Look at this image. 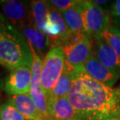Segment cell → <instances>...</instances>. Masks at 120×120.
I'll return each instance as SVG.
<instances>
[{"label":"cell","instance_id":"cell-3","mask_svg":"<svg viewBox=\"0 0 120 120\" xmlns=\"http://www.w3.org/2000/svg\"><path fill=\"white\" fill-rule=\"evenodd\" d=\"M93 38L87 33L73 34L62 45L66 64L78 69L93 56Z\"/></svg>","mask_w":120,"mask_h":120},{"label":"cell","instance_id":"cell-12","mask_svg":"<svg viewBox=\"0 0 120 120\" xmlns=\"http://www.w3.org/2000/svg\"><path fill=\"white\" fill-rule=\"evenodd\" d=\"M18 30L27 40L28 44L33 48L38 56L42 60L44 59L45 55L50 49L48 38L36 27L34 20L30 21Z\"/></svg>","mask_w":120,"mask_h":120},{"label":"cell","instance_id":"cell-16","mask_svg":"<svg viewBox=\"0 0 120 120\" xmlns=\"http://www.w3.org/2000/svg\"><path fill=\"white\" fill-rule=\"evenodd\" d=\"M31 15L34 23L38 29L45 34V30L49 20V4L45 1H32L30 3Z\"/></svg>","mask_w":120,"mask_h":120},{"label":"cell","instance_id":"cell-8","mask_svg":"<svg viewBox=\"0 0 120 120\" xmlns=\"http://www.w3.org/2000/svg\"><path fill=\"white\" fill-rule=\"evenodd\" d=\"M31 67L21 66L13 69L6 79L4 90L12 96L29 94L31 87Z\"/></svg>","mask_w":120,"mask_h":120},{"label":"cell","instance_id":"cell-11","mask_svg":"<svg viewBox=\"0 0 120 120\" xmlns=\"http://www.w3.org/2000/svg\"><path fill=\"white\" fill-rule=\"evenodd\" d=\"M93 56L103 66L120 76V59L113 49L101 37L93 38Z\"/></svg>","mask_w":120,"mask_h":120},{"label":"cell","instance_id":"cell-17","mask_svg":"<svg viewBox=\"0 0 120 120\" xmlns=\"http://www.w3.org/2000/svg\"><path fill=\"white\" fill-rule=\"evenodd\" d=\"M77 5V4H76ZM67 9L66 11L61 12L63 19L68 26L69 29L73 34H83L87 33L83 26V20L81 17L80 12L77 6Z\"/></svg>","mask_w":120,"mask_h":120},{"label":"cell","instance_id":"cell-21","mask_svg":"<svg viewBox=\"0 0 120 120\" xmlns=\"http://www.w3.org/2000/svg\"><path fill=\"white\" fill-rule=\"evenodd\" d=\"M110 13L113 18L120 22V0L115 1L110 8Z\"/></svg>","mask_w":120,"mask_h":120},{"label":"cell","instance_id":"cell-4","mask_svg":"<svg viewBox=\"0 0 120 120\" xmlns=\"http://www.w3.org/2000/svg\"><path fill=\"white\" fill-rule=\"evenodd\" d=\"M76 6L80 12L86 32L93 38L101 37L110 27L108 12L93 1H78Z\"/></svg>","mask_w":120,"mask_h":120},{"label":"cell","instance_id":"cell-7","mask_svg":"<svg viewBox=\"0 0 120 120\" xmlns=\"http://www.w3.org/2000/svg\"><path fill=\"white\" fill-rule=\"evenodd\" d=\"M45 34L48 38L50 49L62 46L73 34L65 22L61 12L52 6H49V20L45 27Z\"/></svg>","mask_w":120,"mask_h":120},{"label":"cell","instance_id":"cell-10","mask_svg":"<svg viewBox=\"0 0 120 120\" xmlns=\"http://www.w3.org/2000/svg\"><path fill=\"white\" fill-rule=\"evenodd\" d=\"M75 69L84 73L92 80L111 87L117 82L120 76L103 66L94 56L81 67Z\"/></svg>","mask_w":120,"mask_h":120},{"label":"cell","instance_id":"cell-20","mask_svg":"<svg viewBox=\"0 0 120 120\" xmlns=\"http://www.w3.org/2000/svg\"><path fill=\"white\" fill-rule=\"evenodd\" d=\"M49 4L59 12L66 11L67 9L75 6L78 1L76 0H51L49 1Z\"/></svg>","mask_w":120,"mask_h":120},{"label":"cell","instance_id":"cell-2","mask_svg":"<svg viewBox=\"0 0 120 120\" xmlns=\"http://www.w3.org/2000/svg\"><path fill=\"white\" fill-rule=\"evenodd\" d=\"M0 64L11 71L21 66H32V54L28 42L1 13Z\"/></svg>","mask_w":120,"mask_h":120},{"label":"cell","instance_id":"cell-6","mask_svg":"<svg viewBox=\"0 0 120 120\" xmlns=\"http://www.w3.org/2000/svg\"><path fill=\"white\" fill-rule=\"evenodd\" d=\"M32 54V66H31V87L30 95L44 119H50L48 108V95L45 92L41 83L42 59L38 56L34 49L29 45Z\"/></svg>","mask_w":120,"mask_h":120},{"label":"cell","instance_id":"cell-15","mask_svg":"<svg viewBox=\"0 0 120 120\" xmlns=\"http://www.w3.org/2000/svg\"><path fill=\"white\" fill-rule=\"evenodd\" d=\"M74 76H75L74 69L66 64L63 72L59 78L52 92L48 96V98H58L68 97V94L73 85Z\"/></svg>","mask_w":120,"mask_h":120},{"label":"cell","instance_id":"cell-5","mask_svg":"<svg viewBox=\"0 0 120 120\" xmlns=\"http://www.w3.org/2000/svg\"><path fill=\"white\" fill-rule=\"evenodd\" d=\"M66 61L62 47L51 48L42 60L41 83L49 96L64 70Z\"/></svg>","mask_w":120,"mask_h":120},{"label":"cell","instance_id":"cell-18","mask_svg":"<svg viewBox=\"0 0 120 120\" xmlns=\"http://www.w3.org/2000/svg\"><path fill=\"white\" fill-rule=\"evenodd\" d=\"M101 38L113 49L120 59V30L109 27L101 34Z\"/></svg>","mask_w":120,"mask_h":120},{"label":"cell","instance_id":"cell-9","mask_svg":"<svg viewBox=\"0 0 120 120\" xmlns=\"http://www.w3.org/2000/svg\"><path fill=\"white\" fill-rule=\"evenodd\" d=\"M2 15L15 27L19 29L23 25L33 20L30 7L27 2L17 0L0 1Z\"/></svg>","mask_w":120,"mask_h":120},{"label":"cell","instance_id":"cell-13","mask_svg":"<svg viewBox=\"0 0 120 120\" xmlns=\"http://www.w3.org/2000/svg\"><path fill=\"white\" fill-rule=\"evenodd\" d=\"M48 108L52 120H69L78 116L68 98H48Z\"/></svg>","mask_w":120,"mask_h":120},{"label":"cell","instance_id":"cell-24","mask_svg":"<svg viewBox=\"0 0 120 120\" xmlns=\"http://www.w3.org/2000/svg\"><path fill=\"white\" fill-rule=\"evenodd\" d=\"M69 120H88L87 119H84V118H83V117H80V116H76L75 117V118H73V119H69Z\"/></svg>","mask_w":120,"mask_h":120},{"label":"cell","instance_id":"cell-23","mask_svg":"<svg viewBox=\"0 0 120 120\" xmlns=\"http://www.w3.org/2000/svg\"><path fill=\"white\" fill-rule=\"evenodd\" d=\"M103 120H120V116H110V117H108V118L103 119Z\"/></svg>","mask_w":120,"mask_h":120},{"label":"cell","instance_id":"cell-1","mask_svg":"<svg viewBox=\"0 0 120 120\" xmlns=\"http://www.w3.org/2000/svg\"><path fill=\"white\" fill-rule=\"evenodd\" d=\"M68 99L78 116L103 120L120 116V87L112 88L92 80L76 69Z\"/></svg>","mask_w":120,"mask_h":120},{"label":"cell","instance_id":"cell-26","mask_svg":"<svg viewBox=\"0 0 120 120\" xmlns=\"http://www.w3.org/2000/svg\"><path fill=\"white\" fill-rule=\"evenodd\" d=\"M43 120H52V119H43Z\"/></svg>","mask_w":120,"mask_h":120},{"label":"cell","instance_id":"cell-22","mask_svg":"<svg viewBox=\"0 0 120 120\" xmlns=\"http://www.w3.org/2000/svg\"><path fill=\"white\" fill-rule=\"evenodd\" d=\"M96 5H98V6H99L101 7V5H105V4H107L108 1L106 0H94V1H93Z\"/></svg>","mask_w":120,"mask_h":120},{"label":"cell","instance_id":"cell-25","mask_svg":"<svg viewBox=\"0 0 120 120\" xmlns=\"http://www.w3.org/2000/svg\"><path fill=\"white\" fill-rule=\"evenodd\" d=\"M1 87H2V83H1V81H0V89H1Z\"/></svg>","mask_w":120,"mask_h":120},{"label":"cell","instance_id":"cell-19","mask_svg":"<svg viewBox=\"0 0 120 120\" xmlns=\"http://www.w3.org/2000/svg\"><path fill=\"white\" fill-rule=\"evenodd\" d=\"M0 120H27L9 101L0 105Z\"/></svg>","mask_w":120,"mask_h":120},{"label":"cell","instance_id":"cell-14","mask_svg":"<svg viewBox=\"0 0 120 120\" xmlns=\"http://www.w3.org/2000/svg\"><path fill=\"white\" fill-rule=\"evenodd\" d=\"M8 101L27 119L43 120V117L37 109L30 94L13 95L9 98Z\"/></svg>","mask_w":120,"mask_h":120}]
</instances>
